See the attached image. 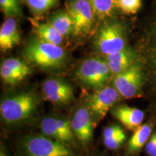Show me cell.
<instances>
[{
  "label": "cell",
  "instance_id": "5",
  "mask_svg": "<svg viewBox=\"0 0 156 156\" xmlns=\"http://www.w3.org/2000/svg\"><path fill=\"white\" fill-rule=\"evenodd\" d=\"M21 156H76L71 147L43 134L25 136L19 144Z\"/></svg>",
  "mask_w": 156,
  "mask_h": 156
},
{
  "label": "cell",
  "instance_id": "12",
  "mask_svg": "<svg viewBox=\"0 0 156 156\" xmlns=\"http://www.w3.org/2000/svg\"><path fill=\"white\" fill-rule=\"evenodd\" d=\"M112 75H116L129 69L139 60L135 48L129 45L120 51L104 56Z\"/></svg>",
  "mask_w": 156,
  "mask_h": 156
},
{
  "label": "cell",
  "instance_id": "22",
  "mask_svg": "<svg viewBox=\"0 0 156 156\" xmlns=\"http://www.w3.org/2000/svg\"><path fill=\"white\" fill-rule=\"evenodd\" d=\"M142 6V0H118V9L124 14H136Z\"/></svg>",
  "mask_w": 156,
  "mask_h": 156
},
{
  "label": "cell",
  "instance_id": "26",
  "mask_svg": "<svg viewBox=\"0 0 156 156\" xmlns=\"http://www.w3.org/2000/svg\"><path fill=\"white\" fill-rule=\"evenodd\" d=\"M0 156H10L6 148L2 145H1V149H0Z\"/></svg>",
  "mask_w": 156,
  "mask_h": 156
},
{
  "label": "cell",
  "instance_id": "16",
  "mask_svg": "<svg viewBox=\"0 0 156 156\" xmlns=\"http://www.w3.org/2000/svg\"><path fill=\"white\" fill-rule=\"evenodd\" d=\"M48 23L51 25L64 38L74 34L73 21L67 9H59L49 17Z\"/></svg>",
  "mask_w": 156,
  "mask_h": 156
},
{
  "label": "cell",
  "instance_id": "21",
  "mask_svg": "<svg viewBox=\"0 0 156 156\" xmlns=\"http://www.w3.org/2000/svg\"><path fill=\"white\" fill-rule=\"evenodd\" d=\"M1 11L7 17H22L23 10L20 0H0Z\"/></svg>",
  "mask_w": 156,
  "mask_h": 156
},
{
  "label": "cell",
  "instance_id": "6",
  "mask_svg": "<svg viewBox=\"0 0 156 156\" xmlns=\"http://www.w3.org/2000/svg\"><path fill=\"white\" fill-rule=\"evenodd\" d=\"M112 76L106 59L100 56L84 60L75 71V77L80 83L95 90L107 86Z\"/></svg>",
  "mask_w": 156,
  "mask_h": 156
},
{
  "label": "cell",
  "instance_id": "7",
  "mask_svg": "<svg viewBox=\"0 0 156 156\" xmlns=\"http://www.w3.org/2000/svg\"><path fill=\"white\" fill-rule=\"evenodd\" d=\"M114 87L125 99L143 97L145 85V73L140 60L129 69L114 76Z\"/></svg>",
  "mask_w": 156,
  "mask_h": 156
},
{
  "label": "cell",
  "instance_id": "23",
  "mask_svg": "<svg viewBox=\"0 0 156 156\" xmlns=\"http://www.w3.org/2000/svg\"><path fill=\"white\" fill-rule=\"evenodd\" d=\"M126 139H127V136H126V132H124L112 139L103 140V143L108 149L111 151H116L122 147L123 144L126 141Z\"/></svg>",
  "mask_w": 156,
  "mask_h": 156
},
{
  "label": "cell",
  "instance_id": "20",
  "mask_svg": "<svg viewBox=\"0 0 156 156\" xmlns=\"http://www.w3.org/2000/svg\"><path fill=\"white\" fill-rule=\"evenodd\" d=\"M58 0H23L35 17L44 15L53 8Z\"/></svg>",
  "mask_w": 156,
  "mask_h": 156
},
{
  "label": "cell",
  "instance_id": "14",
  "mask_svg": "<svg viewBox=\"0 0 156 156\" xmlns=\"http://www.w3.org/2000/svg\"><path fill=\"white\" fill-rule=\"evenodd\" d=\"M155 122L150 119L149 122L140 126L128 140L126 145V155L127 156H137L145 147L148 140L153 132Z\"/></svg>",
  "mask_w": 156,
  "mask_h": 156
},
{
  "label": "cell",
  "instance_id": "25",
  "mask_svg": "<svg viewBox=\"0 0 156 156\" xmlns=\"http://www.w3.org/2000/svg\"><path fill=\"white\" fill-rule=\"evenodd\" d=\"M145 152L147 156H156V130L153 131L146 143Z\"/></svg>",
  "mask_w": 156,
  "mask_h": 156
},
{
  "label": "cell",
  "instance_id": "17",
  "mask_svg": "<svg viewBox=\"0 0 156 156\" xmlns=\"http://www.w3.org/2000/svg\"><path fill=\"white\" fill-rule=\"evenodd\" d=\"M36 36L41 40L51 44L61 46L64 41V37L55 28L47 23H40L37 20H31Z\"/></svg>",
  "mask_w": 156,
  "mask_h": 156
},
{
  "label": "cell",
  "instance_id": "9",
  "mask_svg": "<svg viewBox=\"0 0 156 156\" xmlns=\"http://www.w3.org/2000/svg\"><path fill=\"white\" fill-rule=\"evenodd\" d=\"M121 96L114 87L106 86L97 90L87 98V106L92 116L93 124L98 123L107 112L118 102Z\"/></svg>",
  "mask_w": 156,
  "mask_h": 156
},
{
  "label": "cell",
  "instance_id": "10",
  "mask_svg": "<svg viewBox=\"0 0 156 156\" xmlns=\"http://www.w3.org/2000/svg\"><path fill=\"white\" fill-rule=\"evenodd\" d=\"M70 123L74 135L81 145H86L92 141L94 124L87 106L77 108Z\"/></svg>",
  "mask_w": 156,
  "mask_h": 156
},
{
  "label": "cell",
  "instance_id": "3",
  "mask_svg": "<svg viewBox=\"0 0 156 156\" xmlns=\"http://www.w3.org/2000/svg\"><path fill=\"white\" fill-rule=\"evenodd\" d=\"M39 98L34 91H25L2 99L0 103L2 120L7 125L24 123L35 114Z\"/></svg>",
  "mask_w": 156,
  "mask_h": 156
},
{
  "label": "cell",
  "instance_id": "24",
  "mask_svg": "<svg viewBox=\"0 0 156 156\" xmlns=\"http://www.w3.org/2000/svg\"><path fill=\"white\" fill-rule=\"evenodd\" d=\"M124 132V129L118 124H114V125L107 126L103 130V140L112 139V138L118 136L119 134Z\"/></svg>",
  "mask_w": 156,
  "mask_h": 156
},
{
  "label": "cell",
  "instance_id": "2",
  "mask_svg": "<svg viewBox=\"0 0 156 156\" xmlns=\"http://www.w3.org/2000/svg\"><path fill=\"white\" fill-rule=\"evenodd\" d=\"M25 60L31 66L41 69H61L67 61V53L61 46L41 40L30 38L23 50Z\"/></svg>",
  "mask_w": 156,
  "mask_h": 156
},
{
  "label": "cell",
  "instance_id": "1",
  "mask_svg": "<svg viewBox=\"0 0 156 156\" xmlns=\"http://www.w3.org/2000/svg\"><path fill=\"white\" fill-rule=\"evenodd\" d=\"M135 49L145 73L144 95L151 119L156 123V13L140 29Z\"/></svg>",
  "mask_w": 156,
  "mask_h": 156
},
{
  "label": "cell",
  "instance_id": "13",
  "mask_svg": "<svg viewBox=\"0 0 156 156\" xmlns=\"http://www.w3.org/2000/svg\"><path fill=\"white\" fill-rule=\"evenodd\" d=\"M112 113L114 118L119 121L124 127L132 132L142 125L145 117L144 111L129 107L127 105H120L115 107Z\"/></svg>",
  "mask_w": 156,
  "mask_h": 156
},
{
  "label": "cell",
  "instance_id": "18",
  "mask_svg": "<svg viewBox=\"0 0 156 156\" xmlns=\"http://www.w3.org/2000/svg\"><path fill=\"white\" fill-rule=\"evenodd\" d=\"M98 20L110 19L118 9V0H89Z\"/></svg>",
  "mask_w": 156,
  "mask_h": 156
},
{
  "label": "cell",
  "instance_id": "15",
  "mask_svg": "<svg viewBox=\"0 0 156 156\" xmlns=\"http://www.w3.org/2000/svg\"><path fill=\"white\" fill-rule=\"evenodd\" d=\"M20 41V35L16 18L7 17L0 28V48L2 51L10 50Z\"/></svg>",
  "mask_w": 156,
  "mask_h": 156
},
{
  "label": "cell",
  "instance_id": "4",
  "mask_svg": "<svg viewBox=\"0 0 156 156\" xmlns=\"http://www.w3.org/2000/svg\"><path fill=\"white\" fill-rule=\"evenodd\" d=\"M127 28L124 23L108 19L98 29L93 44L99 53L108 55L127 47Z\"/></svg>",
  "mask_w": 156,
  "mask_h": 156
},
{
  "label": "cell",
  "instance_id": "19",
  "mask_svg": "<svg viewBox=\"0 0 156 156\" xmlns=\"http://www.w3.org/2000/svg\"><path fill=\"white\" fill-rule=\"evenodd\" d=\"M74 89L67 82L59 78H48L42 85L43 95L48 93H73Z\"/></svg>",
  "mask_w": 156,
  "mask_h": 156
},
{
  "label": "cell",
  "instance_id": "11",
  "mask_svg": "<svg viewBox=\"0 0 156 156\" xmlns=\"http://www.w3.org/2000/svg\"><path fill=\"white\" fill-rule=\"evenodd\" d=\"M31 68L25 60L9 58L2 62L0 67L2 80L8 85H16L31 74Z\"/></svg>",
  "mask_w": 156,
  "mask_h": 156
},
{
  "label": "cell",
  "instance_id": "8",
  "mask_svg": "<svg viewBox=\"0 0 156 156\" xmlns=\"http://www.w3.org/2000/svg\"><path fill=\"white\" fill-rule=\"evenodd\" d=\"M66 9L73 21L74 34L77 38H85L92 33L97 20L89 0H67Z\"/></svg>",
  "mask_w": 156,
  "mask_h": 156
}]
</instances>
